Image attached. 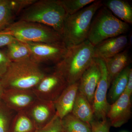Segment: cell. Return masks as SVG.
I'll return each mask as SVG.
<instances>
[{
    "mask_svg": "<svg viewBox=\"0 0 132 132\" xmlns=\"http://www.w3.org/2000/svg\"><path fill=\"white\" fill-rule=\"evenodd\" d=\"M68 48L64 58L54 69L62 74L69 85L79 81L91 65L94 59V46L87 40Z\"/></svg>",
    "mask_w": 132,
    "mask_h": 132,
    "instance_id": "6da1fadb",
    "label": "cell"
},
{
    "mask_svg": "<svg viewBox=\"0 0 132 132\" xmlns=\"http://www.w3.org/2000/svg\"><path fill=\"white\" fill-rule=\"evenodd\" d=\"M67 15L59 0H36L21 12L19 20L43 24L62 35Z\"/></svg>",
    "mask_w": 132,
    "mask_h": 132,
    "instance_id": "7a4b0ae2",
    "label": "cell"
},
{
    "mask_svg": "<svg viewBox=\"0 0 132 132\" xmlns=\"http://www.w3.org/2000/svg\"><path fill=\"white\" fill-rule=\"evenodd\" d=\"M102 6L101 1H95L77 13L67 15L62 35L63 42L68 48L87 39L93 18Z\"/></svg>",
    "mask_w": 132,
    "mask_h": 132,
    "instance_id": "3957f363",
    "label": "cell"
},
{
    "mask_svg": "<svg viewBox=\"0 0 132 132\" xmlns=\"http://www.w3.org/2000/svg\"><path fill=\"white\" fill-rule=\"evenodd\" d=\"M46 73L31 60L11 62L1 80L4 90H32Z\"/></svg>",
    "mask_w": 132,
    "mask_h": 132,
    "instance_id": "277c9868",
    "label": "cell"
},
{
    "mask_svg": "<svg viewBox=\"0 0 132 132\" xmlns=\"http://www.w3.org/2000/svg\"><path fill=\"white\" fill-rule=\"evenodd\" d=\"M1 32L23 42L64 44L60 33L50 27L36 22L18 20Z\"/></svg>",
    "mask_w": 132,
    "mask_h": 132,
    "instance_id": "5b68a950",
    "label": "cell"
},
{
    "mask_svg": "<svg viewBox=\"0 0 132 132\" xmlns=\"http://www.w3.org/2000/svg\"><path fill=\"white\" fill-rule=\"evenodd\" d=\"M93 20L87 40L94 46L102 41L122 35L128 31L129 24L114 16L105 6L102 7Z\"/></svg>",
    "mask_w": 132,
    "mask_h": 132,
    "instance_id": "8992f818",
    "label": "cell"
},
{
    "mask_svg": "<svg viewBox=\"0 0 132 132\" xmlns=\"http://www.w3.org/2000/svg\"><path fill=\"white\" fill-rule=\"evenodd\" d=\"M68 86L62 74L54 69L47 73L32 90L38 98L54 102Z\"/></svg>",
    "mask_w": 132,
    "mask_h": 132,
    "instance_id": "52a82bcc",
    "label": "cell"
},
{
    "mask_svg": "<svg viewBox=\"0 0 132 132\" xmlns=\"http://www.w3.org/2000/svg\"><path fill=\"white\" fill-rule=\"evenodd\" d=\"M24 42L31 52V60L40 65L42 63L56 65L64 58L68 49L64 43Z\"/></svg>",
    "mask_w": 132,
    "mask_h": 132,
    "instance_id": "ba28073f",
    "label": "cell"
},
{
    "mask_svg": "<svg viewBox=\"0 0 132 132\" xmlns=\"http://www.w3.org/2000/svg\"><path fill=\"white\" fill-rule=\"evenodd\" d=\"M97 59L100 67L101 74L95 92L92 106L94 118L97 120H101L107 119L110 106L107 100V92L109 86L105 62L102 59Z\"/></svg>",
    "mask_w": 132,
    "mask_h": 132,
    "instance_id": "9c48e42d",
    "label": "cell"
},
{
    "mask_svg": "<svg viewBox=\"0 0 132 132\" xmlns=\"http://www.w3.org/2000/svg\"><path fill=\"white\" fill-rule=\"evenodd\" d=\"M131 95L124 92L113 103L110 104L107 118L111 126L120 127L127 123L131 116Z\"/></svg>",
    "mask_w": 132,
    "mask_h": 132,
    "instance_id": "30bf717a",
    "label": "cell"
},
{
    "mask_svg": "<svg viewBox=\"0 0 132 132\" xmlns=\"http://www.w3.org/2000/svg\"><path fill=\"white\" fill-rule=\"evenodd\" d=\"M32 90L12 89L4 90L2 101L12 111H26L37 98Z\"/></svg>",
    "mask_w": 132,
    "mask_h": 132,
    "instance_id": "8fae6325",
    "label": "cell"
},
{
    "mask_svg": "<svg viewBox=\"0 0 132 132\" xmlns=\"http://www.w3.org/2000/svg\"><path fill=\"white\" fill-rule=\"evenodd\" d=\"M26 111L37 130L48 124L57 114L54 102L38 98Z\"/></svg>",
    "mask_w": 132,
    "mask_h": 132,
    "instance_id": "7c38bea8",
    "label": "cell"
},
{
    "mask_svg": "<svg viewBox=\"0 0 132 132\" xmlns=\"http://www.w3.org/2000/svg\"><path fill=\"white\" fill-rule=\"evenodd\" d=\"M101 74L100 64L97 59L94 58L79 80L78 90L85 95L92 105Z\"/></svg>",
    "mask_w": 132,
    "mask_h": 132,
    "instance_id": "4fadbf2b",
    "label": "cell"
},
{
    "mask_svg": "<svg viewBox=\"0 0 132 132\" xmlns=\"http://www.w3.org/2000/svg\"><path fill=\"white\" fill-rule=\"evenodd\" d=\"M128 44L126 35L106 39L94 46V58L104 60L113 57L122 52Z\"/></svg>",
    "mask_w": 132,
    "mask_h": 132,
    "instance_id": "5bb4252c",
    "label": "cell"
},
{
    "mask_svg": "<svg viewBox=\"0 0 132 132\" xmlns=\"http://www.w3.org/2000/svg\"><path fill=\"white\" fill-rule=\"evenodd\" d=\"M79 80L68 85L54 102L56 112L61 119L71 113L79 89Z\"/></svg>",
    "mask_w": 132,
    "mask_h": 132,
    "instance_id": "9a60e30c",
    "label": "cell"
},
{
    "mask_svg": "<svg viewBox=\"0 0 132 132\" xmlns=\"http://www.w3.org/2000/svg\"><path fill=\"white\" fill-rule=\"evenodd\" d=\"M103 60L107 70L109 87L114 79L129 66L131 61V57L127 50Z\"/></svg>",
    "mask_w": 132,
    "mask_h": 132,
    "instance_id": "2e32d148",
    "label": "cell"
},
{
    "mask_svg": "<svg viewBox=\"0 0 132 132\" xmlns=\"http://www.w3.org/2000/svg\"><path fill=\"white\" fill-rule=\"evenodd\" d=\"M71 113L80 120L89 124L94 119L92 105L85 95L79 90Z\"/></svg>",
    "mask_w": 132,
    "mask_h": 132,
    "instance_id": "e0dca14e",
    "label": "cell"
},
{
    "mask_svg": "<svg viewBox=\"0 0 132 132\" xmlns=\"http://www.w3.org/2000/svg\"><path fill=\"white\" fill-rule=\"evenodd\" d=\"M105 6L115 16L126 23L132 24V7L125 0H109L105 2Z\"/></svg>",
    "mask_w": 132,
    "mask_h": 132,
    "instance_id": "ac0fdd59",
    "label": "cell"
},
{
    "mask_svg": "<svg viewBox=\"0 0 132 132\" xmlns=\"http://www.w3.org/2000/svg\"><path fill=\"white\" fill-rule=\"evenodd\" d=\"M5 52L11 62L31 60V54L26 43L15 39L7 45Z\"/></svg>",
    "mask_w": 132,
    "mask_h": 132,
    "instance_id": "d6986e66",
    "label": "cell"
},
{
    "mask_svg": "<svg viewBox=\"0 0 132 132\" xmlns=\"http://www.w3.org/2000/svg\"><path fill=\"white\" fill-rule=\"evenodd\" d=\"M131 69L130 66L126 68L111 83L108 94L109 100L111 104L118 100L125 92Z\"/></svg>",
    "mask_w": 132,
    "mask_h": 132,
    "instance_id": "ffe728a7",
    "label": "cell"
},
{
    "mask_svg": "<svg viewBox=\"0 0 132 132\" xmlns=\"http://www.w3.org/2000/svg\"><path fill=\"white\" fill-rule=\"evenodd\" d=\"M34 122L26 111L16 112L12 119L9 132H35Z\"/></svg>",
    "mask_w": 132,
    "mask_h": 132,
    "instance_id": "44dd1931",
    "label": "cell"
},
{
    "mask_svg": "<svg viewBox=\"0 0 132 132\" xmlns=\"http://www.w3.org/2000/svg\"><path fill=\"white\" fill-rule=\"evenodd\" d=\"M19 13L12 0H1L0 2V32L4 30L13 22Z\"/></svg>",
    "mask_w": 132,
    "mask_h": 132,
    "instance_id": "7402d4cb",
    "label": "cell"
},
{
    "mask_svg": "<svg viewBox=\"0 0 132 132\" xmlns=\"http://www.w3.org/2000/svg\"><path fill=\"white\" fill-rule=\"evenodd\" d=\"M62 131L64 132H92L90 124L76 118L72 113L61 119Z\"/></svg>",
    "mask_w": 132,
    "mask_h": 132,
    "instance_id": "603a6c76",
    "label": "cell"
},
{
    "mask_svg": "<svg viewBox=\"0 0 132 132\" xmlns=\"http://www.w3.org/2000/svg\"><path fill=\"white\" fill-rule=\"evenodd\" d=\"M16 112L0 101V132H9L10 124Z\"/></svg>",
    "mask_w": 132,
    "mask_h": 132,
    "instance_id": "cb8c5ba5",
    "label": "cell"
},
{
    "mask_svg": "<svg viewBox=\"0 0 132 132\" xmlns=\"http://www.w3.org/2000/svg\"><path fill=\"white\" fill-rule=\"evenodd\" d=\"M95 0H59L68 15H72L79 12Z\"/></svg>",
    "mask_w": 132,
    "mask_h": 132,
    "instance_id": "d4e9b609",
    "label": "cell"
},
{
    "mask_svg": "<svg viewBox=\"0 0 132 132\" xmlns=\"http://www.w3.org/2000/svg\"><path fill=\"white\" fill-rule=\"evenodd\" d=\"M61 120L57 114L48 124L35 132H62Z\"/></svg>",
    "mask_w": 132,
    "mask_h": 132,
    "instance_id": "484cf974",
    "label": "cell"
},
{
    "mask_svg": "<svg viewBox=\"0 0 132 132\" xmlns=\"http://www.w3.org/2000/svg\"><path fill=\"white\" fill-rule=\"evenodd\" d=\"M90 124L92 132H110L111 124L107 118L101 120L94 119Z\"/></svg>",
    "mask_w": 132,
    "mask_h": 132,
    "instance_id": "4316f807",
    "label": "cell"
},
{
    "mask_svg": "<svg viewBox=\"0 0 132 132\" xmlns=\"http://www.w3.org/2000/svg\"><path fill=\"white\" fill-rule=\"evenodd\" d=\"M11 62L5 52L0 50V79L5 75Z\"/></svg>",
    "mask_w": 132,
    "mask_h": 132,
    "instance_id": "83f0119b",
    "label": "cell"
},
{
    "mask_svg": "<svg viewBox=\"0 0 132 132\" xmlns=\"http://www.w3.org/2000/svg\"><path fill=\"white\" fill-rule=\"evenodd\" d=\"M15 39L10 35L0 32V48L7 46Z\"/></svg>",
    "mask_w": 132,
    "mask_h": 132,
    "instance_id": "f1b7e54d",
    "label": "cell"
},
{
    "mask_svg": "<svg viewBox=\"0 0 132 132\" xmlns=\"http://www.w3.org/2000/svg\"><path fill=\"white\" fill-rule=\"evenodd\" d=\"M125 92L131 95L132 93V69L131 68L129 72L128 80Z\"/></svg>",
    "mask_w": 132,
    "mask_h": 132,
    "instance_id": "f546056e",
    "label": "cell"
},
{
    "mask_svg": "<svg viewBox=\"0 0 132 132\" xmlns=\"http://www.w3.org/2000/svg\"><path fill=\"white\" fill-rule=\"evenodd\" d=\"M4 91V88L3 86L2 83L0 79V101H2V98L3 94Z\"/></svg>",
    "mask_w": 132,
    "mask_h": 132,
    "instance_id": "4dcf8cb0",
    "label": "cell"
},
{
    "mask_svg": "<svg viewBox=\"0 0 132 132\" xmlns=\"http://www.w3.org/2000/svg\"><path fill=\"white\" fill-rule=\"evenodd\" d=\"M132 35H131V36H130V38H129V43H130V46H131V45L132 44Z\"/></svg>",
    "mask_w": 132,
    "mask_h": 132,
    "instance_id": "1f68e13d",
    "label": "cell"
},
{
    "mask_svg": "<svg viewBox=\"0 0 132 132\" xmlns=\"http://www.w3.org/2000/svg\"><path fill=\"white\" fill-rule=\"evenodd\" d=\"M126 132V131H123V132Z\"/></svg>",
    "mask_w": 132,
    "mask_h": 132,
    "instance_id": "d6a6232c",
    "label": "cell"
},
{
    "mask_svg": "<svg viewBox=\"0 0 132 132\" xmlns=\"http://www.w3.org/2000/svg\"><path fill=\"white\" fill-rule=\"evenodd\" d=\"M1 0H0V2H1Z\"/></svg>",
    "mask_w": 132,
    "mask_h": 132,
    "instance_id": "836d02e7",
    "label": "cell"
},
{
    "mask_svg": "<svg viewBox=\"0 0 132 132\" xmlns=\"http://www.w3.org/2000/svg\"><path fill=\"white\" fill-rule=\"evenodd\" d=\"M62 132H64L62 131Z\"/></svg>",
    "mask_w": 132,
    "mask_h": 132,
    "instance_id": "e575fe53",
    "label": "cell"
}]
</instances>
